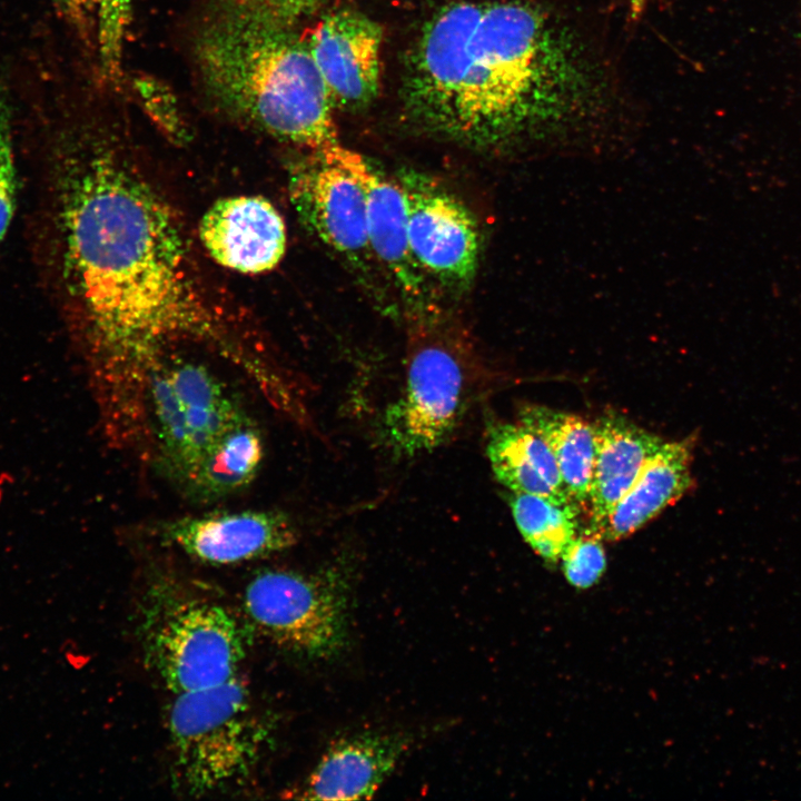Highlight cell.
I'll list each match as a JSON object with an SVG mask.
<instances>
[{
	"mask_svg": "<svg viewBox=\"0 0 801 801\" xmlns=\"http://www.w3.org/2000/svg\"><path fill=\"white\" fill-rule=\"evenodd\" d=\"M486 431V453L492 471L502 485L511 492L576 505L551 449L535 432L518 421H494Z\"/></svg>",
	"mask_w": 801,
	"mask_h": 801,
	"instance_id": "ac0fdd59",
	"label": "cell"
},
{
	"mask_svg": "<svg viewBox=\"0 0 801 801\" xmlns=\"http://www.w3.org/2000/svg\"><path fill=\"white\" fill-rule=\"evenodd\" d=\"M65 160L58 222L66 277L85 319L101 419L129 426L141 416L146 377L164 347L215 330L162 199L107 154Z\"/></svg>",
	"mask_w": 801,
	"mask_h": 801,
	"instance_id": "6da1fadb",
	"label": "cell"
},
{
	"mask_svg": "<svg viewBox=\"0 0 801 801\" xmlns=\"http://www.w3.org/2000/svg\"><path fill=\"white\" fill-rule=\"evenodd\" d=\"M17 172L12 139V106L9 91L0 83V244L16 209Z\"/></svg>",
	"mask_w": 801,
	"mask_h": 801,
	"instance_id": "cb8c5ba5",
	"label": "cell"
},
{
	"mask_svg": "<svg viewBox=\"0 0 801 801\" xmlns=\"http://www.w3.org/2000/svg\"><path fill=\"white\" fill-rule=\"evenodd\" d=\"M692 438L665 442L610 514L590 532L616 541L634 533L691 486Z\"/></svg>",
	"mask_w": 801,
	"mask_h": 801,
	"instance_id": "e0dca14e",
	"label": "cell"
},
{
	"mask_svg": "<svg viewBox=\"0 0 801 801\" xmlns=\"http://www.w3.org/2000/svg\"><path fill=\"white\" fill-rule=\"evenodd\" d=\"M142 412L151 464L179 491L214 444L250 418L208 367L162 356L147 374Z\"/></svg>",
	"mask_w": 801,
	"mask_h": 801,
	"instance_id": "8992f818",
	"label": "cell"
},
{
	"mask_svg": "<svg viewBox=\"0 0 801 801\" xmlns=\"http://www.w3.org/2000/svg\"><path fill=\"white\" fill-rule=\"evenodd\" d=\"M195 57L205 89L228 113L309 154L342 144L306 42L254 0L214 12Z\"/></svg>",
	"mask_w": 801,
	"mask_h": 801,
	"instance_id": "3957f363",
	"label": "cell"
},
{
	"mask_svg": "<svg viewBox=\"0 0 801 801\" xmlns=\"http://www.w3.org/2000/svg\"><path fill=\"white\" fill-rule=\"evenodd\" d=\"M168 712L174 774L191 794L208 793L249 774L268 730L245 684H221L175 694Z\"/></svg>",
	"mask_w": 801,
	"mask_h": 801,
	"instance_id": "52a82bcc",
	"label": "cell"
},
{
	"mask_svg": "<svg viewBox=\"0 0 801 801\" xmlns=\"http://www.w3.org/2000/svg\"><path fill=\"white\" fill-rule=\"evenodd\" d=\"M100 68L113 83L122 75L123 44L131 20L132 0H95Z\"/></svg>",
	"mask_w": 801,
	"mask_h": 801,
	"instance_id": "7402d4cb",
	"label": "cell"
},
{
	"mask_svg": "<svg viewBox=\"0 0 801 801\" xmlns=\"http://www.w3.org/2000/svg\"><path fill=\"white\" fill-rule=\"evenodd\" d=\"M594 457L587 512L599 525L631 487L645 464L665 443L631 419L606 413L592 424Z\"/></svg>",
	"mask_w": 801,
	"mask_h": 801,
	"instance_id": "2e32d148",
	"label": "cell"
},
{
	"mask_svg": "<svg viewBox=\"0 0 801 801\" xmlns=\"http://www.w3.org/2000/svg\"><path fill=\"white\" fill-rule=\"evenodd\" d=\"M162 543L210 565H233L270 556L298 540L293 518L279 510L208 512L158 525Z\"/></svg>",
	"mask_w": 801,
	"mask_h": 801,
	"instance_id": "8fae6325",
	"label": "cell"
},
{
	"mask_svg": "<svg viewBox=\"0 0 801 801\" xmlns=\"http://www.w3.org/2000/svg\"><path fill=\"white\" fill-rule=\"evenodd\" d=\"M561 560L566 580L578 589L594 585L606 567L602 538L590 531L583 535H576L564 551Z\"/></svg>",
	"mask_w": 801,
	"mask_h": 801,
	"instance_id": "d4e9b609",
	"label": "cell"
},
{
	"mask_svg": "<svg viewBox=\"0 0 801 801\" xmlns=\"http://www.w3.org/2000/svg\"><path fill=\"white\" fill-rule=\"evenodd\" d=\"M507 498L526 543L545 561H558L577 535L580 508L525 493L511 492Z\"/></svg>",
	"mask_w": 801,
	"mask_h": 801,
	"instance_id": "44dd1931",
	"label": "cell"
},
{
	"mask_svg": "<svg viewBox=\"0 0 801 801\" xmlns=\"http://www.w3.org/2000/svg\"><path fill=\"white\" fill-rule=\"evenodd\" d=\"M399 395L380 421L385 447L414 457L444 444L482 388L483 369L468 337L439 312L414 316Z\"/></svg>",
	"mask_w": 801,
	"mask_h": 801,
	"instance_id": "277c9868",
	"label": "cell"
},
{
	"mask_svg": "<svg viewBox=\"0 0 801 801\" xmlns=\"http://www.w3.org/2000/svg\"><path fill=\"white\" fill-rule=\"evenodd\" d=\"M139 102L151 121L169 137L181 142L187 137V127L171 89L159 79L141 75L134 80Z\"/></svg>",
	"mask_w": 801,
	"mask_h": 801,
	"instance_id": "603a6c76",
	"label": "cell"
},
{
	"mask_svg": "<svg viewBox=\"0 0 801 801\" xmlns=\"http://www.w3.org/2000/svg\"><path fill=\"white\" fill-rule=\"evenodd\" d=\"M382 28L354 9L327 12L310 31L306 46L335 107L355 110L377 95Z\"/></svg>",
	"mask_w": 801,
	"mask_h": 801,
	"instance_id": "7c38bea8",
	"label": "cell"
},
{
	"mask_svg": "<svg viewBox=\"0 0 801 801\" xmlns=\"http://www.w3.org/2000/svg\"><path fill=\"white\" fill-rule=\"evenodd\" d=\"M360 175L367 195L368 244L377 266L389 277L412 317L436 312L431 283L411 250L407 204L399 180L374 169L365 158Z\"/></svg>",
	"mask_w": 801,
	"mask_h": 801,
	"instance_id": "5bb4252c",
	"label": "cell"
},
{
	"mask_svg": "<svg viewBox=\"0 0 801 801\" xmlns=\"http://www.w3.org/2000/svg\"><path fill=\"white\" fill-rule=\"evenodd\" d=\"M199 237L220 266L250 275L276 267L287 245L281 215L260 196L217 200L200 220Z\"/></svg>",
	"mask_w": 801,
	"mask_h": 801,
	"instance_id": "4fadbf2b",
	"label": "cell"
},
{
	"mask_svg": "<svg viewBox=\"0 0 801 801\" xmlns=\"http://www.w3.org/2000/svg\"><path fill=\"white\" fill-rule=\"evenodd\" d=\"M412 743L409 734L365 732L342 738L325 751L297 790L303 800L370 799Z\"/></svg>",
	"mask_w": 801,
	"mask_h": 801,
	"instance_id": "9a60e30c",
	"label": "cell"
},
{
	"mask_svg": "<svg viewBox=\"0 0 801 801\" xmlns=\"http://www.w3.org/2000/svg\"><path fill=\"white\" fill-rule=\"evenodd\" d=\"M363 160L343 144L309 154L291 170L289 189L305 226L350 266L368 271L377 264L368 244Z\"/></svg>",
	"mask_w": 801,
	"mask_h": 801,
	"instance_id": "9c48e42d",
	"label": "cell"
},
{
	"mask_svg": "<svg viewBox=\"0 0 801 801\" xmlns=\"http://www.w3.org/2000/svg\"><path fill=\"white\" fill-rule=\"evenodd\" d=\"M57 12L80 34L96 29L95 0H51Z\"/></svg>",
	"mask_w": 801,
	"mask_h": 801,
	"instance_id": "484cf974",
	"label": "cell"
},
{
	"mask_svg": "<svg viewBox=\"0 0 801 801\" xmlns=\"http://www.w3.org/2000/svg\"><path fill=\"white\" fill-rule=\"evenodd\" d=\"M517 417L546 443L572 500L586 508L594 457L592 424L574 414L534 404L522 406Z\"/></svg>",
	"mask_w": 801,
	"mask_h": 801,
	"instance_id": "ffe728a7",
	"label": "cell"
},
{
	"mask_svg": "<svg viewBox=\"0 0 801 801\" xmlns=\"http://www.w3.org/2000/svg\"><path fill=\"white\" fill-rule=\"evenodd\" d=\"M264 456L261 432L249 418L214 444L180 492L196 503H212L228 497L254 482Z\"/></svg>",
	"mask_w": 801,
	"mask_h": 801,
	"instance_id": "d6986e66",
	"label": "cell"
},
{
	"mask_svg": "<svg viewBox=\"0 0 801 801\" xmlns=\"http://www.w3.org/2000/svg\"><path fill=\"white\" fill-rule=\"evenodd\" d=\"M139 634L145 660L174 694L229 681L245 657V634L235 615L174 578L148 587Z\"/></svg>",
	"mask_w": 801,
	"mask_h": 801,
	"instance_id": "5b68a950",
	"label": "cell"
},
{
	"mask_svg": "<svg viewBox=\"0 0 801 801\" xmlns=\"http://www.w3.org/2000/svg\"><path fill=\"white\" fill-rule=\"evenodd\" d=\"M263 9L291 24L294 21L315 11L325 0H254Z\"/></svg>",
	"mask_w": 801,
	"mask_h": 801,
	"instance_id": "4316f807",
	"label": "cell"
},
{
	"mask_svg": "<svg viewBox=\"0 0 801 801\" xmlns=\"http://www.w3.org/2000/svg\"><path fill=\"white\" fill-rule=\"evenodd\" d=\"M407 204L412 254L431 284L463 290L476 274L481 231L472 211L435 180L415 171L397 178Z\"/></svg>",
	"mask_w": 801,
	"mask_h": 801,
	"instance_id": "30bf717a",
	"label": "cell"
},
{
	"mask_svg": "<svg viewBox=\"0 0 801 801\" xmlns=\"http://www.w3.org/2000/svg\"><path fill=\"white\" fill-rule=\"evenodd\" d=\"M540 21L514 2H455L426 22L406 70L409 111L465 142L498 137L534 85Z\"/></svg>",
	"mask_w": 801,
	"mask_h": 801,
	"instance_id": "7a4b0ae2",
	"label": "cell"
},
{
	"mask_svg": "<svg viewBox=\"0 0 801 801\" xmlns=\"http://www.w3.org/2000/svg\"><path fill=\"white\" fill-rule=\"evenodd\" d=\"M348 568L332 564L313 573L266 568L244 592L249 620L269 640L310 657L337 654L347 639Z\"/></svg>",
	"mask_w": 801,
	"mask_h": 801,
	"instance_id": "ba28073f",
	"label": "cell"
}]
</instances>
